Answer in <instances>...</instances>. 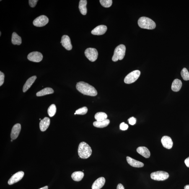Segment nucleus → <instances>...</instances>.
Masks as SVG:
<instances>
[{
    "label": "nucleus",
    "instance_id": "1",
    "mask_svg": "<svg viewBox=\"0 0 189 189\" xmlns=\"http://www.w3.org/2000/svg\"><path fill=\"white\" fill-rule=\"evenodd\" d=\"M76 89L81 93L88 96L95 97L97 94L96 89L92 86L84 82H80L76 85Z\"/></svg>",
    "mask_w": 189,
    "mask_h": 189
},
{
    "label": "nucleus",
    "instance_id": "2",
    "mask_svg": "<svg viewBox=\"0 0 189 189\" xmlns=\"http://www.w3.org/2000/svg\"><path fill=\"white\" fill-rule=\"evenodd\" d=\"M92 150L89 145L85 142H82L78 148V154L80 158L85 159L90 157L92 154Z\"/></svg>",
    "mask_w": 189,
    "mask_h": 189
},
{
    "label": "nucleus",
    "instance_id": "3",
    "mask_svg": "<svg viewBox=\"0 0 189 189\" xmlns=\"http://www.w3.org/2000/svg\"><path fill=\"white\" fill-rule=\"evenodd\" d=\"M138 25L141 28L152 30L155 28L156 24L154 21L149 18L143 17L139 18Z\"/></svg>",
    "mask_w": 189,
    "mask_h": 189
},
{
    "label": "nucleus",
    "instance_id": "4",
    "mask_svg": "<svg viewBox=\"0 0 189 189\" xmlns=\"http://www.w3.org/2000/svg\"><path fill=\"white\" fill-rule=\"evenodd\" d=\"M126 51V47L123 44L118 46L115 48L112 60L114 62H116L118 60H122L125 55Z\"/></svg>",
    "mask_w": 189,
    "mask_h": 189
},
{
    "label": "nucleus",
    "instance_id": "5",
    "mask_svg": "<svg viewBox=\"0 0 189 189\" xmlns=\"http://www.w3.org/2000/svg\"><path fill=\"white\" fill-rule=\"evenodd\" d=\"M141 72L139 70H135L130 73L125 77L124 82L126 84H132L136 81L139 78Z\"/></svg>",
    "mask_w": 189,
    "mask_h": 189
},
{
    "label": "nucleus",
    "instance_id": "6",
    "mask_svg": "<svg viewBox=\"0 0 189 189\" xmlns=\"http://www.w3.org/2000/svg\"><path fill=\"white\" fill-rule=\"evenodd\" d=\"M169 177V173L163 171H158L151 174V178L155 180L164 181L167 180Z\"/></svg>",
    "mask_w": 189,
    "mask_h": 189
},
{
    "label": "nucleus",
    "instance_id": "7",
    "mask_svg": "<svg viewBox=\"0 0 189 189\" xmlns=\"http://www.w3.org/2000/svg\"><path fill=\"white\" fill-rule=\"evenodd\" d=\"M85 55L90 61L94 62L97 59L98 53L97 49L94 48H87L84 52Z\"/></svg>",
    "mask_w": 189,
    "mask_h": 189
},
{
    "label": "nucleus",
    "instance_id": "8",
    "mask_svg": "<svg viewBox=\"0 0 189 189\" xmlns=\"http://www.w3.org/2000/svg\"><path fill=\"white\" fill-rule=\"evenodd\" d=\"M48 22V17L45 15H42L36 18L33 21V24L35 27H41L46 25Z\"/></svg>",
    "mask_w": 189,
    "mask_h": 189
},
{
    "label": "nucleus",
    "instance_id": "9",
    "mask_svg": "<svg viewBox=\"0 0 189 189\" xmlns=\"http://www.w3.org/2000/svg\"><path fill=\"white\" fill-rule=\"evenodd\" d=\"M27 58L30 61L39 63L42 61L43 58V55L39 52H32L28 55Z\"/></svg>",
    "mask_w": 189,
    "mask_h": 189
},
{
    "label": "nucleus",
    "instance_id": "10",
    "mask_svg": "<svg viewBox=\"0 0 189 189\" xmlns=\"http://www.w3.org/2000/svg\"><path fill=\"white\" fill-rule=\"evenodd\" d=\"M24 175V172L22 171L16 173L9 179L8 182V184L11 185L18 182L22 178Z\"/></svg>",
    "mask_w": 189,
    "mask_h": 189
},
{
    "label": "nucleus",
    "instance_id": "11",
    "mask_svg": "<svg viewBox=\"0 0 189 189\" xmlns=\"http://www.w3.org/2000/svg\"><path fill=\"white\" fill-rule=\"evenodd\" d=\"M63 46L67 50H70L72 49V46L70 37L67 35H64L62 37L60 42Z\"/></svg>",
    "mask_w": 189,
    "mask_h": 189
},
{
    "label": "nucleus",
    "instance_id": "12",
    "mask_svg": "<svg viewBox=\"0 0 189 189\" xmlns=\"http://www.w3.org/2000/svg\"><path fill=\"white\" fill-rule=\"evenodd\" d=\"M163 146L166 149H171L173 145V142L171 138L168 136H164L162 137L161 139Z\"/></svg>",
    "mask_w": 189,
    "mask_h": 189
},
{
    "label": "nucleus",
    "instance_id": "13",
    "mask_svg": "<svg viewBox=\"0 0 189 189\" xmlns=\"http://www.w3.org/2000/svg\"><path fill=\"white\" fill-rule=\"evenodd\" d=\"M21 129L20 124H16L13 127L11 133V138L12 140L15 139L18 136Z\"/></svg>",
    "mask_w": 189,
    "mask_h": 189
},
{
    "label": "nucleus",
    "instance_id": "14",
    "mask_svg": "<svg viewBox=\"0 0 189 189\" xmlns=\"http://www.w3.org/2000/svg\"><path fill=\"white\" fill-rule=\"evenodd\" d=\"M107 30L106 26L104 25H100L97 26L93 29L91 32L92 35H102L105 33Z\"/></svg>",
    "mask_w": 189,
    "mask_h": 189
},
{
    "label": "nucleus",
    "instance_id": "15",
    "mask_svg": "<svg viewBox=\"0 0 189 189\" xmlns=\"http://www.w3.org/2000/svg\"><path fill=\"white\" fill-rule=\"evenodd\" d=\"M105 180L104 177H101L97 179L93 184L92 189H100L103 186L105 183Z\"/></svg>",
    "mask_w": 189,
    "mask_h": 189
},
{
    "label": "nucleus",
    "instance_id": "16",
    "mask_svg": "<svg viewBox=\"0 0 189 189\" xmlns=\"http://www.w3.org/2000/svg\"><path fill=\"white\" fill-rule=\"evenodd\" d=\"M126 160L128 163L132 167H135L140 168L144 167V164L143 162L132 158L129 157H126Z\"/></svg>",
    "mask_w": 189,
    "mask_h": 189
},
{
    "label": "nucleus",
    "instance_id": "17",
    "mask_svg": "<svg viewBox=\"0 0 189 189\" xmlns=\"http://www.w3.org/2000/svg\"><path fill=\"white\" fill-rule=\"evenodd\" d=\"M137 151L138 154L146 158H149L150 156V152L147 148L144 146H140L137 148Z\"/></svg>",
    "mask_w": 189,
    "mask_h": 189
},
{
    "label": "nucleus",
    "instance_id": "18",
    "mask_svg": "<svg viewBox=\"0 0 189 189\" xmlns=\"http://www.w3.org/2000/svg\"><path fill=\"white\" fill-rule=\"evenodd\" d=\"M50 120L48 117H45L41 120L40 123V128L41 131H45L48 128L50 125Z\"/></svg>",
    "mask_w": 189,
    "mask_h": 189
},
{
    "label": "nucleus",
    "instance_id": "19",
    "mask_svg": "<svg viewBox=\"0 0 189 189\" xmlns=\"http://www.w3.org/2000/svg\"><path fill=\"white\" fill-rule=\"evenodd\" d=\"M37 76H32L28 79L26 81L25 84L24 85L23 88V92H25L28 90L30 88L31 86L33 84L36 79H37Z\"/></svg>",
    "mask_w": 189,
    "mask_h": 189
},
{
    "label": "nucleus",
    "instance_id": "20",
    "mask_svg": "<svg viewBox=\"0 0 189 189\" xmlns=\"http://www.w3.org/2000/svg\"><path fill=\"white\" fill-rule=\"evenodd\" d=\"M182 83L180 80L178 79L174 80L172 82L171 89L174 92H177L180 90L182 87Z\"/></svg>",
    "mask_w": 189,
    "mask_h": 189
},
{
    "label": "nucleus",
    "instance_id": "21",
    "mask_svg": "<svg viewBox=\"0 0 189 189\" xmlns=\"http://www.w3.org/2000/svg\"><path fill=\"white\" fill-rule=\"evenodd\" d=\"M87 5V1L86 0H81L79 4V9L80 12L82 15H85L87 14V9L86 6Z\"/></svg>",
    "mask_w": 189,
    "mask_h": 189
},
{
    "label": "nucleus",
    "instance_id": "22",
    "mask_svg": "<svg viewBox=\"0 0 189 189\" xmlns=\"http://www.w3.org/2000/svg\"><path fill=\"white\" fill-rule=\"evenodd\" d=\"M54 92V91L51 88H46L37 92L36 95L37 97H42V96L47 95V94H53Z\"/></svg>",
    "mask_w": 189,
    "mask_h": 189
},
{
    "label": "nucleus",
    "instance_id": "23",
    "mask_svg": "<svg viewBox=\"0 0 189 189\" xmlns=\"http://www.w3.org/2000/svg\"><path fill=\"white\" fill-rule=\"evenodd\" d=\"M110 123V120L108 119L101 121H95L93 123L94 126L98 128H103L107 127Z\"/></svg>",
    "mask_w": 189,
    "mask_h": 189
},
{
    "label": "nucleus",
    "instance_id": "24",
    "mask_svg": "<svg viewBox=\"0 0 189 189\" xmlns=\"http://www.w3.org/2000/svg\"><path fill=\"white\" fill-rule=\"evenodd\" d=\"M84 174L81 171L75 172L72 174L71 177L75 181L79 182L84 177Z\"/></svg>",
    "mask_w": 189,
    "mask_h": 189
},
{
    "label": "nucleus",
    "instance_id": "25",
    "mask_svg": "<svg viewBox=\"0 0 189 189\" xmlns=\"http://www.w3.org/2000/svg\"><path fill=\"white\" fill-rule=\"evenodd\" d=\"M12 42L13 44L19 45L22 43V38L16 32L13 33L12 37Z\"/></svg>",
    "mask_w": 189,
    "mask_h": 189
},
{
    "label": "nucleus",
    "instance_id": "26",
    "mask_svg": "<svg viewBox=\"0 0 189 189\" xmlns=\"http://www.w3.org/2000/svg\"><path fill=\"white\" fill-rule=\"evenodd\" d=\"M107 115L105 112H99L94 116V118L97 121H101L107 119Z\"/></svg>",
    "mask_w": 189,
    "mask_h": 189
},
{
    "label": "nucleus",
    "instance_id": "27",
    "mask_svg": "<svg viewBox=\"0 0 189 189\" xmlns=\"http://www.w3.org/2000/svg\"><path fill=\"white\" fill-rule=\"evenodd\" d=\"M56 106L53 104L49 107L48 109V114L50 117H53L56 113Z\"/></svg>",
    "mask_w": 189,
    "mask_h": 189
},
{
    "label": "nucleus",
    "instance_id": "28",
    "mask_svg": "<svg viewBox=\"0 0 189 189\" xmlns=\"http://www.w3.org/2000/svg\"><path fill=\"white\" fill-rule=\"evenodd\" d=\"M181 74L184 80H189V72L186 68H184L182 69Z\"/></svg>",
    "mask_w": 189,
    "mask_h": 189
},
{
    "label": "nucleus",
    "instance_id": "29",
    "mask_svg": "<svg viewBox=\"0 0 189 189\" xmlns=\"http://www.w3.org/2000/svg\"><path fill=\"white\" fill-rule=\"evenodd\" d=\"M101 5L105 7L108 8L112 5V0H100Z\"/></svg>",
    "mask_w": 189,
    "mask_h": 189
},
{
    "label": "nucleus",
    "instance_id": "30",
    "mask_svg": "<svg viewBox=\"0 0 189 189\" xmlns=\"http://www.w3.org/2000/svg\"><path fill=\"white\" fill-rule=\"evenodd\" d=\"M88 110L87 107H84L76 110L75 113L76 114L78 115H84L87 114L88 112Z\"/></svg>",
    "mask_w": 189,
    "mask_h": 189
},
{
    "label": "nucleus",
    "instance_id": "31",
    "mask_svg": "<svg viewBox=\"0 0 189 189\" xmlns=\"http://www.w3.org/2000/svg\"><path fill=\"white\" fill-rule=\"evenodd\" d=\"M128 125L125 124L124 122L120 124V129L121 130L125 131V130H127L128 129Z\"/></svg>",
    "mask_w": 189,
    "mask_h": 189
},
{
    "label": "nucleus",
    "instance_id": "32",
    "mask_svg": "<svg viewBox=\"0 0 189 189\" xmlns=\"http://www.w3.org/2000/svg\"><path fill=\"white\" fill-rule=\"evenodd\" d=\"M37 0H29V3L31 7H34L36 5L37 1Z\"/></svg>",
    "mask_w": 189,
    "mask_h": 189
},
{
    "label": "nucleus",
    "instance_id": "33",
    "mask_svg": "<svg viewBox=\"0 0 189 189\" xmlns=\"http://www.w3.org/2000/svg\"><path fill=\"white\" fill-rule=\"evenodd\" d=\"M128 120L129 124L132 125H135L136 122V118L134 117H131L128 119Z\"/></svg>",
    "mask_w": 189,
    "mask_h": 189
},
{
    "label": "nucleus",
    "instance_id": "34",
    "mask_svg": "<svg viewBox=\"0 0 189 189\" xmlns=\"http://www.w3.org/2000/svg\"><path fill=\"white\" fill-rule=\"evenodd\" d=\"M4 73L1 71L0 72V86H1L4 82Z\"/></svg>",
    "mask_w": 189,
    "mask_h": 189
},
{
    "label": "nucleus",
    "instance_id": "35",
    "mask_svg": "<svg viewBox=\"0 0 189 189\" xmlns=\"http://www.w3.org/2000/svg\"><path fill=\"white\" fill-rule=\"evenodd\" d=\"M185 163L187 167H189V157L185 160Z\"/></svg>",
    "mask_w": 189,
    "mask_h": 189
},
{
    "label": "nucleus",
    "instance_id": "36",
    "mask_svg": "<svg viewBox=\"0 0 189 189\" xmlns=\"http://www.w3.org/2000/svg\"><path fill=\"white\" fill-rule=\"evenodd\" d=\"M117 189H124V187L121 184H119L117 185Z\"/></svg>",
    "mask_w": 189,
    "mask_h": 189
},
{
    "label": "nucleus",
    "instance_id": "37",
    "mask_svg": "<svg viewBox=\"0 0 189 189\" xmlns=\"http://www.w3.org/2000/svg\"><path fill=\"white\" fill-rule=\"evenodd\" d=\"M184 189H189V185H186L184 187Z\"/></svg>",
    "mask_w": 189,
    "mask_h": 189
},
{
    "label": "nucleus",
    "instance_id": "38",
    "mask_svg": "<svg viewBox=\"0 0 189 189\" xmlns=\"http://www.w3.org/2000/svg\"><path fill=\"white\" fill-rule=\"evenodd\" d=\"M39 189H48V187L47 186H45Z\"/></svg>",
    "mask_w": 189,
    "mask_h": 189
},
{
    "label": "nucleus",
    "instance_id": "39",
    "mask_svg": "<svg viewBox=\"0 0 189 189\" xmlns=\"http://www.w3.org/2000/svg\"><path fill=\"white\" fill-rule=\"evenodd\" d=\"M1 32V33H0V36H1V32Z\"/></svg>",
    "mask_w": 189,
    "mask_h": 189
},
{
    "label": "nucleus",
    "instance_id": "40",
    "mask_svg": "<svg viewBox=\"0 0 189 189\" xmlns=\"http://www.w3.org/2000/svg\"><path fill=\"white\" fill-rule=\"evenodd\" d=\"M13 141V140H12V139H11V141Z\"/></svg>",
    "mask_w": 189,
    "mask_h": 189
},
{
    "label": "nucleus",
    "instance_id": "41",
    "mask_svg": "<svg viewBox=\"0 0 189 189\" xmlns=\"http://www.w3.org/2000/svg\"><path fill=\"white\" fill-rule=\"evenodd\" d=\"M41 120V119L40 118V119H39V120Z\"/></svg>",
    "mask_w": 189,
    "mask_h": 189
}]
</instances>
